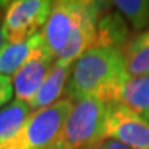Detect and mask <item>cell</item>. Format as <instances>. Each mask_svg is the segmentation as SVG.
<instances>
[{
    "mask_svg": "<svg viewBox=\"0 0 149 149\" xmlns=\"http://www.w3.org/2000/svg\"><path fill=\"white\" fill-rule=\"evenodd\" d=\"M128 78L122 50L95 47L73 62L65 93L72 101L92 97L111 103Z\"/></svg>",
    "mask_w": 149,
    "mask_h": 149,
    "instance_id": "obj_1",
    "label": "cell"
},
{
    "mask_svg": "<svg viewBox=\"0 0 149 149\" xmlns=\"http://www.w3.org/2000/svg\"><path fill=\"white\" fill-rule=\"evenodd\" d=\"M107 103L86 97L72 101L57 142L63 149H88L103 141Z\"/></svg>",
    "mask_w": 149,
    "mask_h": 149,
    "instance_id": "obj_2",
    "label": "cell"
},
{
    "mask_svg": "<svg viewBox=\"0 0 149 149\" xmlns=\"http://www.w3.org/2000/svg\"><path fill=\"white\" fill-rule=\"evenodd\" d=\"M72 100H58L52 106L31 112L30 116L0 149H46L60 137L70 111Z\"/></svg>",
    "mask_w": 149,
    "mask_h": 149,
    "instance_id": "obj_3",
    "label": "cell"
},
{
    "mask_svg": "<svg viewBox=\"0 0 149 149\" xmlns=\"http://www.w3.org/2000/svg\"><path fill=\"white\" fill-rule=\"evenodd\" d=\"M52 8L49 0H15L6 5L3 31L6 42H19L39 34Z\"/></svg>",
    "mask_w": 149,
    "mask_h": 149,
    "instance_id": "obj_4",
    "label": "cell"
},
{
    "mask_svg": "<svg viewBox=\"0 0 149 149\" xmlns=\"http://www.w3.org/2000/svg\"><path fill=\"white\" fill-rule=\"evenodd\" d=\"M104 139H113L130 149H149V122L118 102L107 103Z\"/></svg>",
    "mask_w": 149,
    "mask_h": 149,
    "instance_id": "obj_5",
    "label": "cell"
},
{
    "mask_svg": "<svg viewBox=\"0 0 149 149\" xmlns=\"http://www.w3.org/2000/svg\"><path fill=\"white\" fill-rule=\"evenodd\" d=\"M86 0L52 1L49 19L41 30V36L50 52L57 60L63 50L77 19L85 8Z\"/></svg>",
    "mask_w": 149,
    "mask_h": 149,
    "instance_id": "obj_6",
    "label": "cell"
},
{
    "mask_svg": "<svg viewBox=\"0 0 149 149\" xmlns=\"http://www.w3.org/2000/svg\"><path fill=\"white\" fill-rule=\"evenodd\" d=\"M56 58L45 45L44 39L35 47L26 62L11 77L14 93L17 100L29 102L49 76Z\"/></svg>",
    "mask_w": 149,
    "mask_h": 149,
    "instance_id": "obj_7",
    "label": "cell"
},
{
    "mask_svg": "<svg viewBox=\"0 0 149 149\" xmlns=\"http://www.w3.org/2000/svg\"><path fill=\"white\" fill-rule=\"evenodd\" d=\"M102 9H103L102 3L86 0L85 8L80 17L77 19L63 50L60 52L57 61L73 63L86 51L95 47L97 24H98Z\"/></svg>",
    "mask_w": 149,
    "mask_h": 149,
    "instance_id": "obj_8",
    "label": "cell"
},
{
    "mask_svg": "<svg viewBox=\"0 0 149 149\" xmlns=\"http://www.w3.org/2000/svg\"><path fill=\"white\" fill-rule=\"evenodd\" d=\"M72 65L73 63H66L56 60L54 67L51 68L49 76L46 77L39 91L27 102L31 112L50 107L58 101L62 92L66 90Z\"/></svg>",
    "mask_w": 149,
    "mask_h": 149,
    "instance_id": "obj_9",
    "label": "cell"
},
{
    "mask_svg": "<svg viewBox=\"0 0 149 149\" xmlns=\"http://www.w3.org/2000/svg\"><path fill=\"white\" fill-rule=\"evenodd\" d=\"M128 41L129 27L119 13L112 11L100 16L95 47H113L122 50Z\"/></svg>",
    "mask_w": 149,
    "mask_h": 149,
    "instance_id": "obj_10",
    "label": "cell"
},
{
    "mask_svg": "<svg viewBox=\"0 0 149 149\" xmlns=\"http://www.w3.org/2000/svg\"><path fill=\"white\" fill-rule=\"evenodd\" d=\"M116 102L149 122V74L129 76L120 88Z\"/></svg>",
    "mask_w": 149,
    "mask_h": 149,
    "instance_id": "obj_11",
    "label": "cell"
},
{
    "mask_svg": "<svg viewBox=\"0 0 149 149\" xmlns=\"http://www.w3.org/2000/svg\"><path fill=\"white\" fill-rule=\"evenodd\" d=\"M41 32L31 36L30 39L19 42H6L0 51V74L13 77L17 72L26 60L30 57L32 51L41 42Z\"/></svg>",
    "mask_w": 149,
    "mask_h": 149,
    "instance_id": "obj_12",
    "label": "cell"
},
{
    "mask_svg": "<svg viewBox=\"0 0 149 149\" xmlns=\"http://www.w3.org/2000/svg\"><path fill=\"white\" fill-rule=\"evenodd\" d=\"M122 52L129 76L149 74V27L129 39Z\"/></svg>",
    "mask_w": 149,
    "mask_h": 149,
    "instance_id": "obj_13",
    "label": "cell"
},
{
    "mask_svg": "<svg viewBox=\"0 0 149 149\" xmlns=\"http://www.w3.org/2000/svg\"><path fill=\"white\" fill-rule=\"evenodd\" d=\"M27 102L15 98L0 111V146L16 134L30 116Z\"/></svg>",
    "mask_w": 149,
    "mask_h": 149,
    "instance_id": "obj_14",
    "label": "cell"
},
{
    "mask_svg": "<svg viewBox=\"0 0 149 149\" xmlns=\"http://www.w3.org/2000/svg\"><path fill=\"white\" fill-rule=\"evenodd\" d=\"M114 8L129 21L136 31H144L149 27V1L148 0H117Z\"/></svg>",
    "mask_w": 149,
    "mask_h": 149,
    "instance_id": "obj_15",
    "label": "cell"
},
{
    "mask_svg": "<svg viewBox=\"0 0 149 149\" xmlns=\"http://www.w3.org/2000/svg\"><path fill=\"white\" fill-rule=\"evenodd\" d=\"M13 81L11 77L0 74V108L8 104L13 97Z\"/></svg>",
    "mask_w": 149,
    "mask_h": 149,
    "instance_id": "obj_16",
    "label": "cell"
},
{
    "mask_svg": "<svg viewBox=\"0 0 149 149\" xmlns=\"http://www.w3.org/2000/svg\"><path fill=\"white\" fill-rule=\"evenodd\" d=\"M90 149H130V148L117 141H113V139H103L100 143H97L96 146L91 147Z\"/></svg>",
    "mask_w": 149,
    "mask_h": 149,
    "instance_id": "obj_17",
    "label": "cell"
},
{
    "mask_svg": "<svg viewBox=\"0 0 149 149\" xmlns=\"http://www.w3.org/2000/svg\"><path fill=\"white\" fill-rule=\"evenodd\" d=\"M5 44H6V40H5V36H4V31H3V16L0 15V51L5 46Z\"/></svg>",
    "mask_w": 149,
    "mask_h": 149,
    "instance_id": "obj_18",
    "label": "cell"
},
{
    "mask_svg": "<svg viewBox=\"0 0 149 149\" xmlns=\"http://www.w3.org/2000/svg\"><path fill=\"white\" fill-rule=\"evenodd\" d=\"M46 149H63V148H62L61 144H60L57 141H56L54 144H51V146H50V147H47Z\"/></svg>",
    "mask_w": 149,
    "mask_h": 149,
    "instance_id": "obj_19",
    "label": "cell"
},
{
    "mask_svg": "<svg viewBox=\"0 0 149 149\" xmlns=\"http://www.w3.org/2000/svg\"><path fill=\"white\" fill-rule=\"evenodd\" d=\"M88 149H90V148H88Z\"/></svg>",
    "mask_w": 149,
    "mask_h": 149,
    "instance_id": "obj_20",
    "label": "cell"
}]
</instances>
